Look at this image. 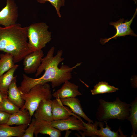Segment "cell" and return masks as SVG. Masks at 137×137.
<instances>
[{"label": "cell", "instance_id": "6da1fadb", "mask_svg": "<svg viewBox=\"0 0 137 137\" xmlns=\"http://www.w3.org/2000/svg\"><path fill=\"white\" fill-rule=\"evenodd\" d=\"M55 49L54 46L51 47L46 56L42 59L41 65L35 74L37 77L44 70L45 72L41 77L34 78L24 74H23V80L20 86L18 87L22 93H26L36 85L43 84L48 82H50L52 87L54 88L72 78V72L80 65L81 63H77L71 67L64 65L59 68V64L64 60L62 57L63 51L58 50L57 54L54 56Z\"/></svg>", "mask_w": 137, "mask_h": 137}, {"label": "cell", "instance_id": "7a4b0ae2", "mask_svg": "<svg viewBox=\"0 0 137 137\" xmlns=\"http://www.w3.org/2000/svg\"><path fill=\"white\" fill-rule=\"evenodd\" d=\"M27 27L16 23L9 26H0V51L12 55L14 63L32 52L27 42Z\"/></svg>", "mask_w": 137, "mask_h": 137}, {"label": "cell", "instance_id": "3957f363", "mask_svg": "<svg viewBox=\"0 0 137 137\" xmlns=\"http://www.w3.org/2000/svg\"><path fill=\"white\" fill-rule=\"evenodd\" d=\"M99 102L96 113V118L99 121L107 122L113 119L123 121L127 119L129 115L130 104L121 101L118 97L113 101L100 99Z\"/></svg>", "mask_w": 137, "mask_h": 137}, {"label": "cell", "instance_id": "277c9868", "mask_svg": "<svg viewBox=\"0 0 137 137\" xmlns=\"http://www.w3.org/2000/svg\"><path fill=\"white\" fill-rule=\"evenodd\" d=\"M21 93L25 103L20 109L27 110L31 117L42 101L51 99L53 97L50 86L47 83L36 85L27 93Z\"/></svg>", "mask_w": 137, "mask_h": 137}, {"label": "cell", "instance_id": "5b68a950", "mask_svg": "<svg viewBox=\"0 0 137 137\" xmlns=\"http://www.w3.org/2000/svg\"><path fill=\"white\" fill-rule=\"evenodd\" d=\"M48 26L43 22L33 23L27 27L28 45L32 52L42 50L51 40Z\"/></svg>", "mask_w": 137, "mask_h": 137}, {"label": "cell", "instance_id": "8992f818", "mask_svg": "<svg viewBox=\"0 0 137 137\" xmlns=\"http://www.w3.org/2000/svg\"><path fill=\"white\" fill-rule=\"evenodd\" d=\"M106 127L104 128V124L102 122L96 121L94 123L88 122L86 123L83 121V123L85 129L83 132L79 133L82 137H126L123 132L118 133L121 131L120 128L115 132L112 131L111 127L108 125L107 122H104Z\"/></svg>", "mask_w": 137, "mask_h": 137}, {"label": "cell", "instance_id": "52a82bcc", "mask_svg": "<svg viewBox=\"0 0 137 137\" xmlns=\"http://www.w3.org/2000/svg\"><path fill=\"white\" fill-rule=\"evenodd\" d=\"M137 13L136 8L132 17L130 21H128L127 20L124 21V19L122 18L116 22H110L109 25L114 26L116 29V32L114 36L109 38L101 39L100 42L103 45L106 43L108 42L112 39L114 38L116 39L118 37H125L127 35L136 37L137 35L134 33L133 30L131 28L130 26Z\"/></svg>", "mask_w": 137, "mask_h": 137}, {"label": "cell", "instance_id": "ba28073f", "mask_svg": "<svg viewBox=\"0 0 137 137\" xmlns=\"http://www.w3.org/2000/svg\"><path fill=\"white\" fill-rule=\"evenodd\" d=\"M18 7L13 0H6V6L0 11V25L5 27L16 23L18 17Z\"/></svg>", "mask_w": 137, "mask_h": 137}, {"label": "cell", "instance_id": "9c48e42d", "mask_svg": "<svg viewBox=\"0 0 137 137\" xmlns=\"http://www.w3.org/2000/svg\"><path fill=\"white\" fill-rule=\"evenodd\" d=\"M83 121L79 116H71L65 119L51 122L52 125L61 131L74 130L83 131L85 128L83 123Z\"/></svg>", "mask_w": 137, "mask_h": 137}, {"label": "cell", "instance_id": "30bf717a", "mask_svg": "<svg viewBox=\"0 0 137 137\" xmlns=\"http://www.w3.org/2000/svg\"><path fill=\"white\" fill-rule=\"evenodd\" d=\"M44 56L42 49L32 52L26 56L23 61L24 72L28 74L36 72L41 65Z\"/></svg>", "mask_w": 137, "mask_h": 137}, {"label": "cell", "instance_id": "8fae6325", "mask_svg": "<svg viewBox=\"0 0 137 137\" xmlns=\"http://www.w3.org/2000/svg\"><path fill=\"white\" fill-rule=\"evenodd\" d=\"M35 126L34 134L36 137H37L39 133L48 135L50 137H61V131L54 127L51 122L36 119Z\"/></svg>", "mask_w": 137, "mask_h": 137}, {"label": "cell", "instance_id": "7c38bea8", "mask_svg": "<svg viewBox=\"0 0 137 137\" xmlns=\"http://www.w3.org/2000/svg\"><path fill=\"white\" fill-rule=\"evenodd\" d=\"M78 86L69 80L65 81L61 87L52 94V96L56 98L76 97L82 95L78 91Z\"/></svg>", "mask_w": 137, "mask_h": 137}, {"label": "cell", "instance_id": "4fadbf2b", "mask_svg": "<svg viewBox=\"0 0 137 137\" xmlns=\"http://www.w3.org/2000/svg\"><path fill=\"white\" fill-rule=\"evenodd\" d=\"M52 108L53 121L65 119L71 115L77 116L68 107L64 106L59 98L52 100Z\"/></svg>", "mask_w": 137, "mask_h": 137}, {"label": "cell", "instance_id": "5bb4252c", "mask_svg": "<svg viewBox=\"0 0 137 137\" xmlns=\"http://www.w3.org/2000/svg\"><path fill=\"white\" fill-rule=\"evenodd\" d=\"M52 100L44 99L40 102L33 116L36 119L51 122L53 121L52 113Z\"/></svg>", "mask_w": 137, "mask_h": 137}, {"label": "cell", "instance_id": "9a60e30c", "mask_svg": "<svg viewBox=\"0 0 137 137\" xmlns=\"http://www.w3.org/2000/svg\"><path fill=\"white\" fill-rule=\"evenodd\" d=\"M59 99L63 105L68 107L74 113L81 117L89 123H94L93 121L89 118L84 112L80 101L78 98L72 97Z\"/></svg>", "mask_w": 137, "mask_h": 137}, {"label": "cell", "instance_id": "2e32d148", "mask_svg": "<svg viewBox=\"0 0 137 137\" xmlns=\"http://www.w3.org/2000/svg\"><path fill=\"white\" fill-rule=\"evenodd\" d=\"M16 77L12 80L8 91L7 98L20 109L24 105L25 101L21 96V93L17 87Z\"/></svg>", "mask_w": 137, "mask_h": 137}, {"label": "cell", "instance_id": "e0dca14e", "mask_svg": "<svg viewBox=\"0 0 137 137\" xmlns=\"http://www.w3.org/2000/svg\"><path fill=\"white\" fill-rule=\"evenodd\" d=\"M31 116L27 109H20L17 112L10 114L7 124L29 125L31 121Z\"/></svg>", "mask_w": 137, "mask_h": 137}, {"label": "cell", "instance_id": "ac0fdd59", "mask_svg": "<svg viewBox=\"0 0 137 137\" xmlns=\"http://www.w3.org/2000/svg\"><path fill=\"white\" fill-rule=\"evenodd\" d=\"M28 125L11 126L7 124L0 125V137H22Z\"/></svg>", "mask_w": 137, "mask_h": 137}, {"label": "cell", "instance_id": "d6986e66", "mask_svg": "<svg viewBox=\"0 0 137 137\" xmlns=\"http://www.w3.org/2000/svg\"><path fill=\"white\" fill-rule=\"evenodd\" d=\"M19 65L15 64L12 68L0 76V90L7 95L8 88L13 80L17 76H14Z\"/></svg>", "mask_w": 137, "mask_h": 137}, {"label": "cell", "instance_id": "ffe728a7", "mask_svg": "<svg viewBox=\"0 0 137 137\" xmlns=\"http://www.w3.org/2000/svg\"><path fill=\"white\" fill-rule=\"evenodd\" d=\"M129 114L127 119L131 124L132 131L131 137L137 136V97L131 103Z\"/></svg>", "mask_w": 137, "mask_h": 137}, {"label": "cell", "instance_id": "44dd1931", "mask_svg": "<svg viewBox=\"0 0 137 137\" xmlns=\"http://www.w3.org/2000/svg\"><path fill=\"white\" fill-rule=\"evenodd\" d=\"M15 65L12 55L7 53L0 54V76Z\"/></svg>", "mask_w": 137, "mask_h": 137}, {"label": "cell", "instance_id": "7402d4cb", "mask_svg": "<svg viewBox=\"0 0 137 137\" xmlns=\"http://www.w3.org/2000/svg\"><path fill=\"white\" fill-rule=\"evenodd\" d=\"M118 89L108 84L105 81L99 82L95 85L93 88L91 90L93 95L107 93H111L116 92Z\"/></svg>", "mask_w": 137, "mask_h": 137}, {"label": "cell", "instance_id": "603a6c76", "mask_svg": "<svg viewBox=\"0 0 137 137\" xmlns=\"http://www.w3.org/2000/svg\"><path fill=\"white\" fill-rule=\"evenodd\" d=\"M20 109L14 105L7 98H5L0 104V110L10 114L18 112Z\"/></svg>", "mask_w": 137, "mask_h": 137}, {"label": "cell", "instance_id": "cb8c5ba5", "mask_svg": "<svg viewBox=\"0 0 137 137\" xmlns=\"http://www.w3.org/2000/svg\"><path fill=\"white\" fill-rule=\"evenodd\" d=\"M40 3H44L46 2H49L55 8L57 13L59 17H61V15L60 12V7L64 6L65 1L64 0H36Z\"/></svg>", "mask_w": 137, "mask_h": 137}, {"label": "cell", "instance_id": "d4e9b609", "mask_svg": "<svg viewBox=\"0 0 137 137\" xmlns=\"http://www.w3.org/2000/svg\"><path fill=\"white\" fill-rule=\"evenodd\" d=\"M36 119L33 118L30 123L25 130L24 133L22 137H33L35 129V124Z\"/></svg>", "mask_w": 137, "mask_h": 137}, {"label": "cell", "instance_id": "484cf974", "mask_svg": "<svg viewBox=\"0 0 137 137\" xmlns=\"http://www.w3.org/2000/svg\"><path fill=\"white\" fill-rule=\"evenodd\" d=\"M10 114L0 110V125L7 124Z\"/></svg>", "mask_w": 137, "mask_h": 137}, {"label": "cell", "instance_id": "4316f807", "mask_svg": "<svg viewBox=\"0 0 137 137\" xmlns=\"http://www.w3.org/2000/svg\"><path fill=\"white\" fill-rule=\"evenodd\" d=\"M6 98H7V95L3 93L0 90V104Z\"/></svg>", "mask_w": 137, "mask_h": 137}]
</instances>
